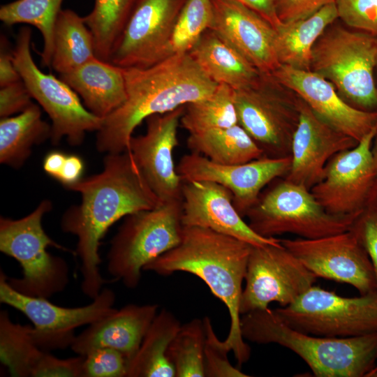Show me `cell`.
I'll return each mask as SVG.
<instances>
[{
	"label": "cell",
	"instance_id": "obj_44",
	"mask_svg": "<svg viewBox=\"0 0 377 377\" xmlns=\"http://www.w3.org/2000/svg\"><path fill=\"white\" fill-rule=\"evenodd\" d=\"M83 170L84 163L82 158L75 154H67L57 181L67 188L82 179Z\"/></svg>",
	"mask_w": 377,
	"mask_h": 377
},
{
	"label": "cell",
	"instance_id": "obj_2",
	"mask_svg": "<svg viewBox=\"0 0 377 377\" xmlns=\"http://www.w3.org/2000/svg\"><path fill=\"white\" fill-rule=\"evenodd\" d=\"M123 70L126 98L103 119L96 140L101 153L127 151L135 129L147 117L206 98L218 85L189 53L174 54L146 68Z\"/></svg>",
	"mask_w": 377,
	"mask_h": 377
},
{
	"label": "cell",
	"instance_id": "obj_12",
	"mask_svg": "<svg viewBox=\"0 0 377 377\" xmlns=\"http://www.w3.org/2000/svg\"><path fill=\"white\" fill-rule=\"evenodd\" d=\"M7 277L1 270V303L16 309L31 320L30 334L46 351L71 346L75 328L91 325L117 310L114 308L115 294L108 288L101 290L89 304L69 308L54 304L48 299L23 295L11 287Z\"/></svg>",
	"mask_w": 377,
	"mask_h": 377
},
{
	"label": "cell",
	"instance_id": "obj_43",
	"mask_svg": "<svg viewBox=\"0 0 377 377\" xmlns=\"http://www.w3.org/2000/svg\"><path fill=\"white\" fill-rule=\"evenodd\" d=\"M21 77L15 67L13 60V49L4 35L1 36L0 41V87L15 82Z\"/></svg>",
	"mask_w": 377,
	"mask_h": 377
},
{
	"label": "cell",
	"instance_id": "obj_16",
	"mask_svg": "<svg viewBox=\"0 0 377 377\" xmlns=\"http://www.w3.org/2000/svg\"><path fill=\"white\" fill-rule=\"evenodd\" d=\"M281 244L318 277L348 283L360 295L376 290L371 260L350 230L318 239H283Z\"/></svg>",
	"mask_w": 377,
	"mask_h": 377
},
{
	"label": "cell",
	"instance_id": "obj_40",
	"mask_svg": "<svg viewBox=\"0 0 377 377\" xmlns=\"http://www.w3.org/2000/svg\"><path fill=\"white\" fill-rule=\"evenodd\" d=\"M351 229L365 249L372 263L377 290V211L369 205L355 221Z\"/></svg>",
	"mask_w": 377,
	"mask_h": 377
},
{
	"label": "cell",
	"instance_id": "obj_13",
	"mask_svg": "<svg viewBox=\"0 0 377 377\" xmlns=\"http://www.w3.org/2000/svg\"><path fill=\"white\" fill-rule=\"evenodd\" d=\"M317 276L281 242L251 246L245 275L240 314L269 308L272 302L286 306L314 285Z\"/></svg>",
	"mask_w": 377,
	"mask_h": 377
},
{
	"label": "cell",
	"instance_id": "obj_51",
	"mask_svg": "<svg viewBox=\"0 0 377 377\" xmlns=\"http://www.w3.org/2000/svg\"><path fill=\"white\" fill-rule=\"evenodd\" d=\"M374 367L377 368V364Z\"/></svg>",
	"mask_w": 377,
	"mask_h": 377
},
{
	"label": "cell",
	"instance_id": "obj_47",
	"mask_svg": "<svg viewBox=\"0 0 377 377\" xmlns=\"http://www.w3.org/2000/svg\"><path fill=\"white\" fill-rule=\"evenodd\" d=\"M371 155L373 158V162L376 172L377 173V131L374 135L372 146H371Z\"/></svg>",
	"mask_w": 377,
	"mask_h": 377
},
{
	"label": "cell",
	"instance_id": "obj_26",
	"mask_svg": "<svg viewBox=\"0 0 377 377\" xmlns=\"http://www.w3.org/2000/svg\"><path fill=\"white\" fill-rule=\"evenodd\" d=\"M188 53L211 80L234 90L251 87L262 74L212 29L205 31Z\"/></svg>",
	"mask_w": 377,
	"mask_h": 377
},
{
	"label": "cell",
	"instance_id": "obj_3",
	"mask_svg": "<svg viewBox=\"0 0 377 377\" xmlns=\"http://www.w3.org/2000/svg\"><path fill=\"white\" fill-rule=\"evenodd\" d=\"M251 245L195 226H183L180 242L149 263L144 268L162 275L186 272L195 275L226 306L230 326L224 342L239 366L251 356L240 329L239 305Z\"/></svg>",
	"mask_w": 377,
	"mask_h": 377
},
{
	"label": "cell",
	"instance_id": "obj_36",
	"mask_svg": "<svg viewBox=\"0 0 377 377\" xmlns=\"http://www.w3.org/2000/svg\"><path fill=\"white\" fill-rule=\"evenodd\" d=\"M213 20L212 0H186L177 20L172 36L173 54L188 53Z\"/></svg>",
	"mask_w": 377,
	"mask_h": 377
},
{
	"label": "cell",
	"instance_id": "obj_19",
	"mask_svg": "<svg viewBox=\"0 0 377 377\" xmlns=\"http://www.w3.org/2000/svg\"><path fill=\"white\" fill-rule=\"evenodd\" d=\"M357 142L322 119L302 99L291 145V165L284 178L311 190L323 178L328 161Z\"/></svg>",
	"mask_w": 377,
	"mask_h": 377
},
{
	"label": "cell",
	"instance_id": "obj_45",
	"mask_svg": "<svg viewBox=\"0 0 377 377\" xmlns=\"http://www.w3.org/2000/svg\"><path fill=\"white\" fill-rule=\"evenodd\" d=\"M238 2L255 11L268 21L276 29L282 22L279 20L276 4L278 0H232Z\"/></svg>",
	"mask_w": 377,
	"mask_h": 377
},
{
	"label": "cell",
	"instance_id": "obj_10",
	"mask_svg": "<svg viewBox=\"0 0 377 377\" xmlns=\"http://www.w3.org/2000/svg\"><path fill=\"white\" fill-rule=\"evenodd\" d=\"M31 33L27 26L18 31L13 49L15 67L32 98L51 119L52 144L59 145L65 137L70 145H80L87 132L100 129L103 119L89 111L77 94L61 78L38 68L31 52Z\"/></svg>",
	"mask_w": 377,
	"mask_h": 377
},
{
	"label": "cell",
	"instance_id": "obj_14",
	"mask_svg": "<svg viewBox=\"0 0 377 377\" xmlns=\"http://www.w3.org/2000/svg\"><path fill=\"white\" fill-rule=\"evenodd\" d=\"M377 128L353 148L334 155L327 163L321 180L311 188L330 214L359 216L368 206L376 179L371 146Z\"/></svg>",
	"mask_w": 377,
	"mask_h": 377
},
{
	"label": "cell",
	"instance_id": "obj_24",
	"mask_svg": "<svg viewBox=\"0 0 377 377\" xmlns=\"http://www.w3.org/2000/svg\"><path fill=\"white\" fill-rule=\"evenodd\" d=\"M158 309L156 304L124 306L89 325L75 337L71 347L79 355L100 348H112L131 360L157 315Z\"/></svg>",
	"mask_w": 377,
	"mask_h": 377
},
{
	"label": "cell",
	"instance_id": "obj_29",
	"mask_svg": "<svg viewBox=\"0 0 377 377\" xmlns=\"http://www.w3.org/2000/svg\"><path fill=\"white\" fill-rule=\"evenodd\" d=\"M180 326L169 311L158 313L130 362L127 377H175L167 351Z\"/></svg>",
	"mask_w": 377,
	"mask_h": 377
},
{
	"label": "cell",
	"instance_id": "obj_31",
	"mask_svg": "<svg viewBox=\"0 0 377 377\" xmlns=\"http://www.w3.org/2000/svg\"><path fill=\"white\" fill-rule=\"evenodd\" d=\"M95 57L94 40L84 17L71 9L61 10L54 29L51 67L61 75Z\"/></svg>",
	"mask_w": 377,
	"mask_h": 377
},
{
	"label": "cell",
	"instance_id": "obj_30",
	"mask_svg": "<svg viewBox=\"0 0 377 377\" xmlns=\"http://www.w3.org/2000/svg\"><path fill=\"white\" fill-rule=\"evenodd\" d=\"M188 148L213 162L241 164L265 157L263 151L239 124L189 133Z\"/></svg>",
	"mask_w": 377,
	"mask_h": 377
},
{
	"label": "cell",
	"instance_id": "obj_48",
	"mask_svg": "<svg viewBox=\"0 0 377 377\" xmlns=\"http://www.w3.org/2000/svg\"><path fill=\"white\" fill-rule=\"evenodd\" d=\"M373 207L377 211V179L369 202L368 206Z\"/></svg>",
	"mask_w": 377,
	"mask_h": 377
},
{
	"label": "cell",
	"instance_id": "obj_5",
	"mask_svg": "<svg viewBox=\"0 0 377 377\" xmlns=\"http://www.w3.org/2000/svg\"><path fill=\"white\" fill-rule=\"evenodd\" d=\"M338 21L332 23L314 44L310 71L331 82L349 105L377 112V36Z\"/></svg>",
	"mask_w": 377,
	"mask_h": 377
},
{
	"label": "cell",
	"instance_id": "obj_34",
	"mask_svg": "<svg viewBox=\"0 0 377 377\" xmlns=\"http://www.w3.org/2000/svg\"><path fill=\"white\" fill-rule=\"evenodd\" d=\"M138 0H95L84 17L95 44L97 58L110 62L114 47Z\"/></svg>",
	"mask_w": 377,
	"mask_h": 377
},
{
	"label": "cell",
	"instance_id": "obj_46",
	"mask_svg": "<svg viewBox=\"0 0 377 377\" xmlns=\"http://www.w3.org/2000/svg\"><path fill=\"white\" fill-rule=\"evenodd\" d=\"M67 154L59 151H52L45 157L43 163L44 171L57 180L64 164Z\"/></svg>",
	"mask_w": 377,
	"mask_h": 377
},
{
	"label": "cell",
	"instance_id": "obj_39",
	"mask_svg": "<svg viewBox=\"0 0 377 377\" xmlns=\"http://www.w3.org/2000/svg\"><path fill=\"white\" fill-rule=\"evenodd\" d=\"M334 3L343 24L377 36V0H334Z\"/></svg>",
	"mask_w": 377,
	"mask_h": 377
},
{
	"label": "cell",
	"instance_id": "obj_8",
	"mask_svg": "<svg viewBox=\"0 0 377 377\" xmlns=\"http://www.w3.org/2000/svg\"><path fill=\"white\" fill-rule=\"evenodd\" d=\"M359 216L328 213L310 190L285 178L261 193L245 215L251 229L264 237L290 233L309 239L347 231Z\"/></svg>",
	"mask_w": 377,
	"mask_h": 377
},
{
	"label": "cell",
	"instance_id": "obj_22",
	"mask_svg": "<svg viewBox=\"0 0 377 377\" xmlns=\"http://www.w3.org/2000/svg\"><path fill=\"white\" fill-rule=\"evenodd\" d=\"M209 29L235 48L261 73L274 72L279 64L275 50L276 30L262 16L232 0H212Z\"/></svg>",
	"mask_w": 377,
	"mask_h": 377
},
{
	"label": "cell",
	"instance_id": "obj_25",
	"mask_svg": "<svg viewBox=\"0 0 377 377\" xmlns=\"http://www.w3.org/2000/svg\"><path fill=\"white\" fill-rule=\"evenodd\" d=\"M59 75L82 98L87 109L101 119L117 109L126 98L123 68L97 57Z\"/></svg>",
	"mask_w": 377,
	"mask_h": 377
},
{
	"label": "cell",
	"instance_id": "obj_42",
	"mask_svg": "<svg viewBox=\"0 0 377 377\" xmlns=\"http://www.w3.org/2000/svg\"><path fill=\"white\" fill-rule=\"evenodd\" d=\"M334 0H278L276 12L282 23L302 20Z\"/></svg>",
	"mask_w": 377,
	"mask_h": 377
},
{
	"label": "cell",
	"instance_id": "obj_4",
	"mask_svg": "<svg viewBox=\"0 0 377 377\" xmlns=\"http://www.w3.org/2000/svg\"><path fill=\"white\" fill-rule=\"evenodd\" d=\"M240 329L244 340L292 350L316 377H366L376 365L377 332L346 338L309 334L289 326L269 308L241 315Z\"/></svg>",
	"mask_w": 377,
	"mask_h": 377
},
{
	"label": "cell",
	"instance_id": "obj_18",
	"mask_svg": "<svg viewBox=\"0 0 377 377\" xmlns=\"http://www.w3.org/2000/svg\"><path fill=\"white\" fill-rule=\"evenodd\" d=\"M290 165L291 156L263 157L245 163L225 165L191 152L181 158L177 171L183 182L209 181L228 189L235 208L244 217L257 202L262 190L274 179L285 177Z\"/></svg>",
	"mask_w": 377,
	"mask_h": 377
},
{
	"label": "cell",
	"instance_id": "obj_35",
	"mask_svg": "<svg viewBox=\"0 0 377 377\" xmlns=\"http://www.w3.org/2000/svg\"><path fill=\"white\" fill-rule=\"evenodd\" d=\"M205 340L202 320L194 318L181 325L167 351L175 377H205Z\"/></svg>",
	"mask_w": 377,
	"mask_h": 377
},
{
	"label": "cell",
	"instance_id": "obj_11",
	"mask_svg": "<svg viewBox=\"0 0 377 377\" xmlns=\"http://www.w3.org/2000/svg\"><path fill=\"white\" fill-rule=\"evenodd\" d=\"M274 310L289 326L309 334L346 338L377 332V291L345 297L313 285L292 304Z\"/></svg>",
	"mask_w": 377,
	"mask_h": 377
},
{
	"label": "cell",
	"instance_id": "obj_32",
	"mask_svg": "<svg viewBox=\"0 0 377 377\" xmlns=\"http://www.w3.org/2000/svg\"><path fill=\"white\" fill-rule=\"evenodd\" d=\"M63 0H15L0 8V20L7 26L35 27L43 38L40 64L50 67L54 50V29Z\"/></svg>",
	"mask_w": 377,
	"mask_h": 377
},
{
	"label": "cell",
	"instance_id": "obj_15",
	"mask_svg": "<svg viewBox=\"0 0 377 377\" xmlns=\"http://www.w3.org/2000/svg\"><path fill=\"white\" fill-rule=\"evenodd\" d=\"M186 0H138L110 57L121 68H146L174 54L173 31Z\"/></svg>",
	"mask_w": 377,
	"mask_h": 377
},
{
	"label": "cell",
	"instance_id": "obj_6",
	"mask_svg": "<svg viewBox=\"0 0 377 377\" xmlns=\"http://www.w3.org/2000/svg\"><path fill=\"white\" fill-rule=\"evenodd\" d=\"M52 208V202L43 200L21 219L0 218V251L15 259L23 272L19 279L7 277L8 282L27 296L48 299L63 291L69 281L65 260L47 251L51 246L76 256L75 251L57 243L44 230L43 218Z\"/></svg>",
	"mask_w": 377,
	"mask_h": 377
},
{
	"label": "cell",
	"instance_id": "obj_20",
	"mask_svg": "<svg viewBox=\"0 0 377 377\" xmlns=\"http://www.w3.org/2000/svg\"><path fill=\"white\" fill-rule=\"evenodd\" d=\"M182 194L183 226L207 228L251 246L280 243V239L264 237L254 232L235 208L231 192L219 184L184 182Z\"/></svg>",
	"mask_w": 377,
	"mask_h": 377
},
{
	"label": "cell",
	"instance_id": "obj_50",
	"mask_svg": "<svg viewBox=\"0 0 377 377\" xmlns=\"http://www.w3.org/2000/svg\"><path fill=\"white\" fill-rule=\"evenodd\" d=\"M375 77H376V80L377 82V57H376V68H375Z\"/></svg>",
	"mask_w": 377,
	"mask_h": 377
},
{
	"label": "cell",
	"instance_id": "obj_7",
	"mask_svg": "<svg viewBox=\"0 0 377 377\" xmlns=\"http://www.w3.org/2000/svg\"><path fill=\"white\" fill-rule=\"evenodd\" d=\"M182 200L126 216L110 242L107 269L128 288H136L150 262L181 241Z\"/></svg>",
	"mask_w": 377,
	"mask_h": 377
},
{
	"label": "cell",
	"instance_id": "obj_27",
	"mask_svg": "<svg viewBox=\"0 0 377 377\" xmlns=\"http://www.w3.org/2000/svg\"><path fill=\"white\" fill-rule=\"evenodd\" d=\"M338 19L334 2L306 18L275 29V50L281 65L310 71L312 48L324 31Z\"/></svg>",
	"mask_w": 377,
	"mask_h": 377
},
{
	"label": "cell",
	"instance_id": "obj_37",
	"mask_svg": "<svg viewBox=\"0 0 377 377\" xmlns=\"http://www.w3.org/2000/svg\"><path fill=\"white\" fill-rule=\"evenodd\" d=\"M205 332L204 367L205 377H247L249 375L233 367L228 357L230 350L214 330L209 317L203 318Z\"/></svg>",
	"mask_w": 377,
	"mask_h": 377
},
{
	"label": "cell",
	"instance_id": "obj_33",
	"mask_svg": "<svg viewBox=\"0 0 377 377\" xmlns=\"http://www.w3.org/2000/svg\"><path fill=\"white\" fill-rule=\"evenodd\" d=\"M237 124L234 89L225 84H219L209 96L186 104L180 120V126L189 133Z\"/></svg>",
	"mask_w": 377,
	"mask_h": 377
},
{
	"label": "cell",
	"instance_id": "obj_23",
	"mask_svg": "<svg viewBox=\"0 0 377 377\" xmlns=\"http://www.w3.org/2000/svg\"><path fill=\"white\" fill-rule=\"evenodd\" d=\"M29 325L12 322L0 313V359L11 376L17 377H81L84 356L59 359L40 348L32 339Z\"/></svg>",
	"mask_w": 377,
	"mask_h": 377
},
{
	"label": "cell",
	"instance_id": "obj_9",
	"mask_svg": "<svg viewBox=\"0 0 377 377\" xmlns=\"http://www.w3.org/2000/svg\"><path fill=\"white\" fill-rule=\"evenodd\" d=\"M238 124L265 157L291 156L302 98L272 73H262L251 87L234 90Z\"/></svg>",
	"mask_w": 377,
	"mask_h": 377
},
{
	"label": "cell",
	"instance_id": "obj_1",
	"mask_svg": "<svg viewBox=\"0 0 377 377\" xmlns=\"http://www.w3.org/2000/svg\"><path fill=\"white\" fill-rule=\"evenodd\" d=\"M67 188L80 193L81 202L64 212L61 227L77 237L75 252L81 261V288L93 300L105 282L99 269V247L108 230L121 218L162 202L128 151L106 154L101 172Z\"/></svg>",
	"mask_w": 377,
	"mask_h": 377
},
{
	"label": "cell",
	"instance_id": "obj_17",
	"mask_svg": "<svg viewBox=\"0 0 377 377\" xmlns=\"http://www.w3.org/2000/svg\"><path fill=\"white\" fill-rule=\"evenodd\" d=\"M185 105L149 116L145 134L132 136L131 154L149 186L161 202L182 200L184 182L175 166L173 151L178 145V128Z\"/></svg>",
	"mask_w": 377,
	"mask_h": 377
},
{
	"label": "cell",
	"instance_id": "obj_28",
	"mask_svg": "<svg viewBox=\"0 0 377 377\" xmlns=\"http://www.w3.org/2000/svg\"><path fill=\"white\" fill-rule=\"evenodd\" d=\"M51 131V126L42 119L39 105L34 103L17 115L1 118L0 163L20 168L34 145L50 139Z\"/></svg>",
	"mask_w": 377,
	"mask_h": 377
},
{
	"label": "cell",
	"instance_id": "obj_21",
	"mask_svg": "<svg viewBox=\"0 0 377 377\" xmlns=\"http://www.w3.org/2000/svg\"><path fill=\"white\" fill-rule=\"evenodd\" d=\"M272 73L295 91L322 119L357 142L377 128V112L349 105L331 82L311 71L280 65Z\"/></svg>",
	"mask_w": 377,
	"mask_h": 377
},
{
	"label": "cell",
	"instance_id": "obj_38",
	"mask_svg": "<svg viewBox=\"0 0 377 377\" xmlns=\"http://www.w3.org/2000/svg\"><path fill=\"white\" fill-rule=\"evenodd\" d=\"M84 356L81 377H127L130 359L112 348L95 349Z\"/></svg>",
	"mask_w": 377,
	"mask_h": 377
},
{
	"label": "cell",
	"instance_id": "obj_41",
	"mask_svg": "<svg viewBox=\"0 0 377 377\" xmlns=\"http://www.w3.org/2000/svg\"><path fill=\"white\" fill-rule=\"evenodd\" d=\"M32 96L21 79L19 81L1 87L0 117L13 116L28 108L34 103Z\"/></svg>",
	"mask_w": 377,
	"mask_h": 377
},
{
	"label": "cell",
	"instance_id": "obj_49",
	"mask_svg": "<svg viewBox=\"0 0 377 377\" xmlns=\"http://www.w3.org/2000/svg\"><path fill=\"white\" fill-rule=\"evenodd\" d=\"M366 377H377V368L374 367Z\"/></svg>",
	"mask_w": 377,
	"mask_h": 377
}]
</instances>
